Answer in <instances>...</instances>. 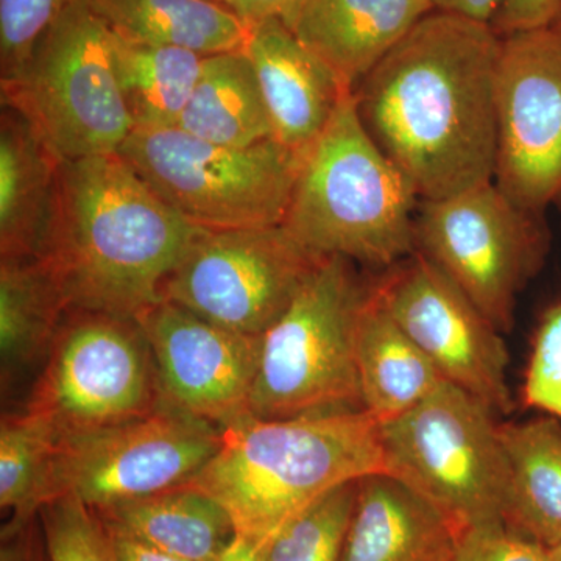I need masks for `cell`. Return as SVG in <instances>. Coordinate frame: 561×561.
I'll return each mask as SVG.
<instances>
[{"label":"cell","instance_id":"cell-1","mask_svg":"<svg viewBox=\"0 0 561 561\" xmlns=\"http://www.w3.org/2000/svg\"><path fill=\"white\" fill-rule=\"evenodd\" d=\"M502 36L432 10L354 88L357 114L420 201L494 181Z\"/></svg>","mask_w":561,"mask_h":561},{"label":"cell","instance_id":"cell-2","mask_svg":"<svg viewBox=\"0 0 561 561\" xmlns=\"http://www.w3.org/2000/svg\"><path fill=\"white\" fill-rule=\"evenodd\" d=\"M205 231L171 208L119 153L62 161L39 257L69 311L136 319Z\"/></svg>","mask_w":561,"mask_h":561},{"label":"cell","instance_id":"cell-3","mask_svg":"<svg viewBox=\"0 0 561 561\" xmlns=\"http://www.w3.org/2000/svg\"><path fill=\"white\" fill-rule=\"evenodd\" d=\"M376 472L381 423L367 411L249 415L221 430L219 451L187 485L219 502L238 535L262 548L335 486Z\"/></svg>","mask_w":561,"mask_h":561},{"label":"cell","instance_id":"cell-4","mask_svg":"<svg viewBox=\"0 0 561 561\" xmlns=\"http://www.w3.org/2000/svg\"><path fill=\"white\" fill-rule=\"evenodd\" d=\"M420 197L371 138L346 92L301 158L283 225L320 256L391 267L416 251Z\"/></svg>","mask_w":561,"mask_h":561},{"label":"cell","instance_id":"cell-5","mask_svg":"<svg viewBox=\"0 0 561 561\" xmlns=\"http://www.w3.org/2000/svg\"><path fill=\"white\" fill-rule=\"evenodd\" d=\"M353 262L328 256L261 335L250 415L262 420L364 411L357 317L367 297Z\"/></svg>","mask_w":561,"mask_h":561},{"label":"cell","instance_id":"cell-6","mask_svg":"<svg viewBox=\"0 0 561 561\" xmlns=\"http://www.w3.org/2000/svg\"><path fill=\"white\" fill-rule=\"evenodd\" d=\"M117 153L180 216L209 231L283 225L302 158L276 139L227 147L179 127L136 128Z\"/></svg>","mask_w":561,"mask_h":561},{"label":"cell","instance_id":"cell-7","mask_svg":"<svg viewBox=\"0 0 561 561\" xmlns=\"http://www.w3.org/2000/svg\"><path fill=\"white\" fill-rule=\"evenodd\" d=\"M496 413L443 381L411 411L381 423L383 474L411 486L459 529L504 522L508 463Z\"/></svg>","mask_w":561,"mask_h":561},{"label":"cell","instance_id":"cell-8","mask_svg":"<svg viewBox=\"0 0 561 561\" xmlns=\"http://www.w3.org/2000/svg\"><path fill=\"white\" fill-rule=\"evenodd\" d=\"M2 105L24 114L61 161L117 153L135 130L122 95L113 33L79 0L11 83Z\"/></svg>","mask_w":561,"mask_h":561},{"label":"cell","instance_id":"cell-9","mask_svg":"<svg viewBox=\"0 0 561 561\" xmlns=\"http://www.w3.org/2000/svg\"><path fill=\"white\" fill-rule=\"evenodd\" d=\"M415 242L505 334L519 291L545 264L549 232L542 214L516 205L491 181L440 201H420Z\"/></svg>","mask_w":561,"mask_h":561},{"label":"cell","instance_id":"cell-10","mask_svg":"<svg viewBox=\"0 0 561 561\" xmlns=\"http://www.w3.org/2000/svg\"><path fill=\"white\" fill-rule=\"evenodd\" d=\"M160 408L157 367L139 321L69 311L24 409L46 420L60 440Z\"/></svg>","mask_w":561,"mask_h":561},{"label":"cell","instance_id":"cell-11","mask_svg":"<svg viewBox=\"0 0 561 561\" xmlns=\"http://www.w3.org/2000/svg\"><path fill=\"white\" fill-rule=\"evenodd\" d=\"M324 257L284 225L205 230L165 279L161 297L228 330L262 335Z\"/></svg>","mask_w":561,"mask_h":561},{"label":"cell","instance_id":"cell-12","mask_svg":"<svg viewBox=\"0 0 561 561\" xmlns=\"http://www.w3.org/2000/svg\"><path fill=\"white\" fill-rule=\"evenodd\" d=\"M221 427L161 405L153 413L58 440L51 493L91 508L187 485L219 451Z\"/></svg>","mask_w":561,"mask_h":561},{"label":"cell","instance_id":"cell-13","mask_svg":"<svg viewBox=\"0 0 561 561\" xmlns=\"http://www.w3.org/2000/svg\"><path fill=\"white\" fill-rule=\"evenodd\" d=\"M494 183L542 214L561 201V35L552 27L502 36L496 79Z\"/></svg>","mask_w":561,"mask_h":561},{"label":"cell","instance_id":"cell-14","mask_svg":"<svg viewBox=\"0 0 561 561\" xmlns=\"http://www.w3.org/2000/svg\"><path fill=\"white\" fill-rule=\"evenodd\" d=\"M375 289L446 381L485 402L496 415L512 412L511 359L502 332L434 262L416 250Z\"/></svg>","mask_w":561,"mask_h":561},{"label":"cell","instance_id":"cell-15","mask_svg":"<svg viewBox=\"0 0 561 561\" xmlns=\"http://www.w3.org/2000/svg\"><path fill=\"white\" fill-rule=\"evenodd\" d=\"M136 320L153 354L161 405L221 430L250 415L261 335L228 330L168 300Z\"/></svg>","mask_w":561,"mask_h":561},{"label":"cell","instance_id":"cell-16","mask_svg":"<svg viewBox=\"0 0 561 561\" xmlns=\"http://www.w3.org/2000/svg\"><path fill=\"white\" fill-rule=\"evenodd\" d=\"M243 51L260 81L273 139L302 157L353 91L278 20L249 25Z\"/></svg>","mask_w":561,"mask_h":561},{"label":"cell","instance_id":"cell-17","mask_svg":"<svg viewBox=\"0 0 561 561\" xmlns=\"http://www.w3.org/2000/svg\"><path fill=\"white\" fill-rule=\"evenodd\" d=\"M432 10V0H308L291 32L354 91Z\"/></svg>","mask_w":561,"mask_h":561},{"label":"cell","instance_id":"cell-18","mask_svg":"<svg viewBox=\"0 0 561 561\" xmlns=\"http://www.w3.org/2000/svg\"><path fill=\"white\" fill-rule=\"evenodd\" d=\"M460 529L383 472L362 478L341 561H454Z\"/></svg>","mask_w":561,"mask_h":561},{"label":"cell","instance_id":"cell-19","mask_svg":"<svg viewBox=\"0 0 561 561\" xmlns=\"http://www.w3.org/2000/svg\"><path fill=\"white\" fill-rule=\"evenodd\" d=\"M61 162L24 114L2 105L0 257L39 256L54 217Z\"/></svg>","mask_w":561,"mask_h":561},{"label":"cell","instance_id":"cell-20","mask_svg":"<svg viewBox=\"0 0 561 561\" xmlns=\"http://www.w3.org/2000/svg\"><path fill=\"white\" fill-rule=\"evenodd\" d=\"M94 511L111 534L186 561L219 560L238 535L219 502L190 485Z\"/></svg>","mask_w":561,"mask_h":561},{"label":"cell","instance_id":"cell-21","mask_svg":"<svg viewBox=\"0 0 561 561\" xmlns=\"http://www.w3.org/2000/svg\"><path fill=\"white\" fill-rule=\"evenodd\" d=\"M356 365L364 411L379 423L411 411L445 381L376 289L367 291L357 317Z\"/></svg>","mask_w":561,"mask_h":561},{"label":"cell","instance_id":"cell-22","mask_svg":"<svg viewBox=\"0 0 561 561\" xmlns=\"http://www.w3.org/2000/svg\"><path fill=\"white\" fill-rule=\"evenodd\" d=\"M0 260V367L5 390L41 371L69 308L39 256Z\"/></svg>","mask_w":561,"mask_h":561},{"label":"cell","instance_id":"cell-23","mask_svg":"<svg viewBox=\"0 0 561 561\" xmlns=\"http://www.w3.org/2000/svg\"><path fill=\"white\" fill-rule=\"evenodd\" d=\"M500 431L508 463L504 523L552 548L561 542V424L534 419Z\"/></svg>","mask_w":561,"mask_h":561},{"label":"cell","instance_id":"cell-24","mask_svg":"<svg viewBox=\"0 0 561 561\" xmlns=\"http://www.w3.org/2000/svg\"><path fill=\"white\" fill-rule=\"evenodd\" d=\"M113 35L201 54L242 50L249 25L219 0H87Z\"/></svg>","mask_w":561,"mask_h":561},{"label":"cell","instance_id":"cell-25","mask_svg":"<svg viewBox=\"0 0 561 561\" xmlns=\"http://www.w3.org/2000/svg\"><path fill=\"white\" fill-rule=\"evenodd\" d=\"M176 127L227 147H250L273 139L260 81L243 49L205 57Z\"/></svg>","mask_w":561,"mask_h":561},{"label":"cell","instance_id":"cell-26","mask_svg":"<svg viewBox=\"0 0 561 561\" xmlns=\"http://www.w3.org/2000/svg\"><path fill=\"white\" fill-rule=\"evenodd\" d=\"M114 62L136 128L179 125L201 77V54L180 47L130 43L113 35Z\"/></svg>","mask_w":561,"mask_h":561},{"label":"cell","instance_id":"cell-27","mask_svg":"<svg viewBox=\"0 0 561 561\" xmlns=\"http://www.w3.org/2000/svg\"><path fill=\"white\" fill-rule=\"evenodd\" d=\"M58 435L46 420L22 409L3 413L0 423V508L9 519L2 535L38 518L51 501V474Z\"/></svg>","mask_w":561,"mask_h":561},{"label":"cell","instance_id":"cell-28","mask_svg":"<svg viewBox=\"0 0 561 561\" xmlns=\"http://www.w3.org/2000/svg\"><path fill=\"white\" fill-rule=\"evenodd\" d=\"M359 481L342 483L262 546L265 561H341Z\"/></svg>","mask_w":561,"mask_h":561},{"label":"cell","instance_id":"cell-29","mask_svg":"<svg viewBox=\"0 0 561 561\" xmlns=\"http://www.w3.org/2000/svg\"><path fill=\"white\" fill-rule=\"evenodd\" d=\"M38 522L47 561H117L113 534L79 497L62 494L47 502Z\"/></svg>","mask_w":561,"mask_h":561},{"label":"cell","instance_id":"cell-30","mask_svg":"<svg viewBox=\"0 0 561 561\" xmlns=\"http://www.w3.org/2000/svg\"><path fill=\"white\" fill-rule=\"evenodd\" d=\"M79 0H0V73L11 83L28 65L36 47Z\"/></svg>","mask_w":561,"mask_h":561},{"label":"cell","instance_id":"cell-31","mask_svg":"<svg viewBox=\"0 0 561 561\" xmlns=\"http://www.w3.org/2000/svg\"><path fill=\"white\" fill-rule=\"evenodd\" d=\"M523 402L561 419V301L546 309L535 332Z\"/></svg>","mask_w":561,"mask_h":561},{"label":"cell","instance_id":"cell-32","mask_svg":"<svg viewBox=\"0 0 561 561\" xmlns=\"http://www.w3.org/2000/svg\"><path fill=\"white\" fill-rule=\"evenodd\" d=\"M454 561H551L548 549L497 522L463 527Z\"/></svg>","mask_w":561,"mask_h":561},{"label":"cell","instance_id":"cell-33","mask_svg":"<svg viewBox=\"0 0 561 561\" xmlns=\"http://www.w3.org/2000/svg\"><path fill=\"white\" fill-rule=\"evenodd\" d=\"M561 9V0H502L493 25L500 36L551 27Z\"/></svg>","mask_w":561,"mask_h":561},{"label":"cell","instance_id":"cell-34","mask_svg":"<svg viewBox=\"0 0 561 561\" xmlns=\"http://www.w3.org/2000/svg\"><path fill=\"white\" fill-rule=\"evenodd\" d=\"M247 25L267 20H278L294 27L308 0H219Z\"/></svg>","mask_w":561,"mask_h":561},{"label":"cell","instance_id":"cell-35","mask_svg":"<svg viewBox=\"0 0 561 561\" xmlns=\"http://www.w3.org/2000/svg\"><path fill=\"white\" fill-rule=\"evenodd\" d=\"M36 519L14 534L2 535L0 561H47Z\"/></svg>","mask_w":561,"mask_h":561},{"label":"cell","instance_id":"cell-36","mask_svg":"<svg viewBox=\"0 0 561 561\" xmlns=\"http://www.w3.org/2000/svg\"><path fill=\"white\" fill-rule=\"evenodd\" d=\"M432 3L435 10L491 24L500 10L502 0H432Z\"/></svg>","mask_w":561,"mask_h":561},{"label":"cell","instance_id":"cell-37","mask_svg":"<svg viewBox=\"0 0 561 561\" xmlns=\"http://www.w3.org/2000/svg\"><path fill=\"white\" fill-rule=\"evenodd\" d=\"M113 537L116 542L117 561H186L128 538L117 537L114 534Z\"/></svg>","mask_w":561,"mask_h":561},{"label":"cell","instance_id":"cell-38","mask_svg":"<svg viewBox=\"0 0 561 561\" xmlns=\"http://www.w3.org/2000/svg\"><path fill=\"white\" fill-rule=\"evenodd\" d=\"M217 561H265V559L260 546L247 540L241 535H236L234 541L228 546L227 551L221 553Z\"/></svg>","mask_w":561,"mask_h":561},{"label":"cell","instance_id":"cell-39","mask_svg":"<svg viewBox=\"0 0 561 561\" xmlns=\"http://www.w3.org/2000/svg\"><path fill=\"white\" fill-rule=\"evenodd\" d=\"M549 557H551V561H561V542L559 545L552 546V548L548 549Z\"/></svg>","mask_w":561,"mask_h":561},{"label":"cell","instance_id":"cell-40","mask_svg":"<svg viewBox=\"0 0 561 561\" xmlns=\"http://www.w3.org/2000/svg\"><path fill=\"white\" fill-rule=\"evenodd\" d=\"M551 27L553 31L559 32L561 35V9L559 11V14H557L556 21L552 22Z\"/></svg>","mask_w":561,"mask_h":561}]
</instances>
